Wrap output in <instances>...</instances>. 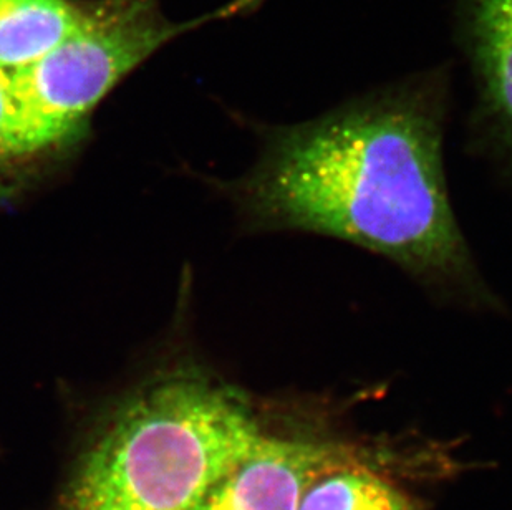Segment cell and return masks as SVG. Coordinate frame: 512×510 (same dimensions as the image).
Here are the masks:
<instances>
[{"instance_id": "obj_1", "label": "cell", "mask_w": 512, "mask_h": 510, "mask_svg": "<svg viewBox=\"0 0 512 510\" xmlns=\"http://www.w3.org/2000/svg\"><path fill=\"white\" fill-rule=\"evenodd\" d=\"M450 87L445 65L312 120L264 126L259 158L228 186L244 227L335 237L382 255L436 299L499 312L448 194Z\"/></svg>"}, {"instance_id": "obj_2", "label": "cell", "mask_w": 512, "mask_h": 510, "mask_svg": "<svg viewBox=\"0 0 512 510\" xmlns=\"http://www.w3.org/2000/svg\"><path fill=\"white\" fill-rule=\"evenodd\" d=\"M262 434L241 390L199 366H179L103 418L57 510H189Z\"/></svg>"}, {"instance_id": "obj_3", "label": "cell", "mask_w": 512, "mask_h": 510, "mask_svg": "<svg viewBox=\"0 0 512 510\" xmlns=\"http://www.w3.org/2000/svg\"><path fill=\"white\" fill-rule=\"evenodd\" d=\"M203 19L173 24L151 0L95 9L90 24L37 62L12 70L19 141L32 158L73 135L90 111L156 50Z\"/></svg>"}, {"instance_id": "obj_4", "label": "cell", "mask_w": 512, "mask_h": 510, "mask_svg": "<svg viewBox=\"0 0 512 510\" xmlns=\"http://www.w3.org/2000/svg\"><path fill=\"white\" fill-rule=\"evenodd\" d=\"M456 35L476 92L474 140L512 181V0H458Z\"/></svg>"}, {"instance_id": "obj_5", "label": "cell", "mask_w": 512, "mask_h": 510, "mask_svg": "<svg viewBox=\"0 0 512 510\" xmlns=\"http://www.w3.org/2000/svg\"><path fill=\"white\" fill-rule=\"evenodd\" d=\"M347 451L319 439L264 433L189 510H299L310 479Z\"/></svg>"}, {"instance_id": "obj_6", "label": "cell", "mask_w": 512, "mask_h": 510, "mask_svg": "<svg viewBox=\"0 0 512 510\" xmlns=\"http://www.w3.org/2000/svg\"><path fill=\"white\" fill-rule=\"evenodd\" d=\"M70 0H0V70L37 62L92 22Z\"/></svg>"}, {"instance_id": "obj_7", "label": "cell", "mask_w": 512, "mask_h": 510, "mask_svg": "<svg viewBox=\"0 0 512 510\" xmlns=\"http://www.w3.org/2000/svg\"><path fill=\"white\" fill-rule=\"evenodd\" d=\"M299 510H420L400 487L342 454L317 472L305 487Z\"/></svg>"}, {"instance_id": "obj_8", "label": "cell", "mask_w": 512, "mask_h": 510, "mask_svg": "<svg viewBox=\"0 0 512 510\" xmlns=\"http://www.w3.org/2000/svg\"><path fill=\"white\" fill-rule=\"evenodd\" d=\"M29 156L19 141V116L12 70H0V203L10 198L20 164Z\"/></svg>"}]
</instances>
